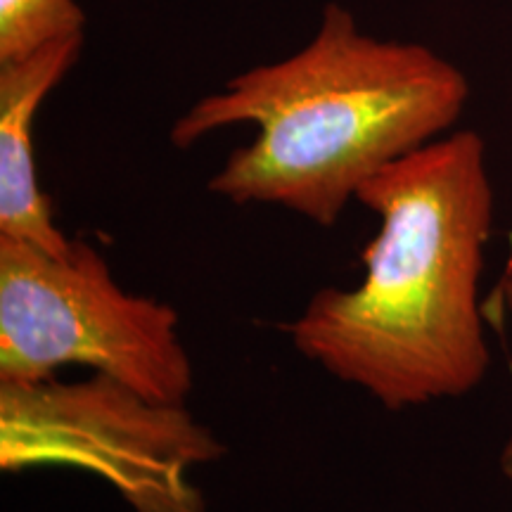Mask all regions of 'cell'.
Returning a JSON list of instances; mask_svg holds the SVG:
<instances>
[{"label": "cell", "mask_w": 512, "mask_h": 512, "mask_svg": "<svg viewBox=\"0 0 512 512\" xmlns=\"http://www.w3.org/2000/svg\"><path fill=\"white\" fill-rule=\"evenodd\" d=\"M380 216L351 290L323 287L292 323V347L387 411L458 399L489 373L479 280L494 223L486 145L458 131L368 178Z\"/></svg>", "instance_id": "obj_1"}, {"label": "cell", "mask_w": 512, "mask_h": 512, "mask_svg": "<svg viewBox=\"0 0 512 512\" xmlns=\"http://www.w3.org/2000/svg\"><path fill=\"white\" fill-rule=\"evenodd\" d=\"M467 98V76L446 57L363 34L347 8L328 3L299 53L197 100L171 143L185 150L226 126L254 124L256 138L226 159L209 190L330 228L368 178L456 124Z\"/></svg>", "instance_id": "obj_2"}, {"label": "cell", "mask_w": 512, "mask_h": 512, "mask_svg": "<svg viewBox=\"0 0 512 512\" xmlns=\"http://www.w3.org/2000/svg\"><path fill=\"white\" fill-rule=\"evenodd\" d=\"M64 366L155 401L185 403L195 384L174 306L126 292L88 242L55 256L0 235V384H34Z\"/></svg>", "instance_id": "obj_3"}, {"label": "cell", "mask_w": 512, "mask_h": 512, "mask_svg": "<svg viewBox=\"0 0 512 512\" xmlns=\"http://www.w3.org/2000/svg\"><path fill=\"white\" fill-rule=\"evenodd\" d=\"M226 448L185 403L155 401L112 377L0 384V470L67 465L117 489L133 512H207L190 470Z\"/></svg>", "instance_id": "obj_4"}, {"label": "cell", "mask_w": 512, "mask_h": 512, "mask_svg": "<svg viewBox=\"0 0 512 512\" xmlns=\"http://www.w3.org/2000/svg\"><path fill=\"white\" fill-rule=\"evenodd\" d=\"M83 48V34H69L0 62V235L62 256L69 240L55 226L41 192L34 159V119L41 102L67 76Z\"/></svg>", "instance_id": "obj_5"}, {"label": "cell", "mask_w": 512, "mask_h": 512, "mask_svg": "<svg viewBox=\"0 0 512 512\" xmlns=\"http://www.w3.org/2000/svg\"><path fill=\"white\" fill-rule=\"evenodd\" d=\"M83 29L86 12L74 0H0V62Z\"/></svg>", "instance_id": "obj_6"}, {"label": "cell", "mask_w": 512, "mask_h": 512, "mask_svg": "<svg viewBox=\"0 0 512 512\" xmlns=\"http://www.w3.org/2000/svg\"><path fill=\"white\" fill-rule=\"evenodd\" d=\"M501 294H503V304L508 306V311L512 313V275H508V278H505ZM498 463H501L503 475L512 482V437L505 441V446H503V451H501V458H498Z\"/></svg>", "instance_id": "obj_7"}]
</instances>
